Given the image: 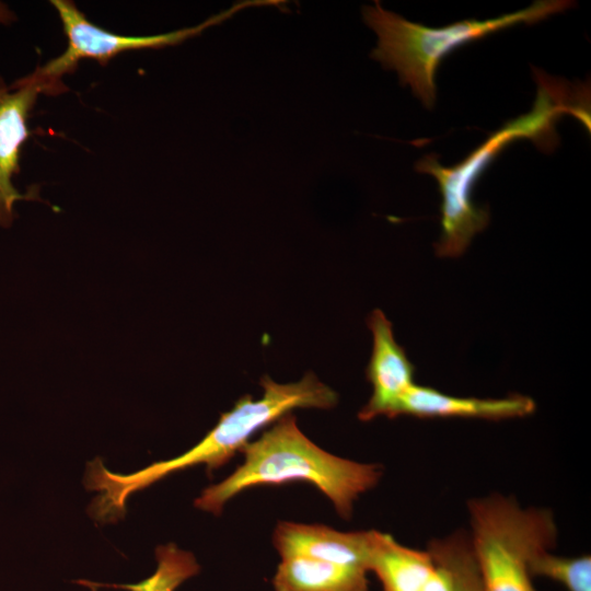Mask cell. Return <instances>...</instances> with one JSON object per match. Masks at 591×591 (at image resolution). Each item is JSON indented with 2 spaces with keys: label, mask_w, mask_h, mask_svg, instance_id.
<instances>
[{
  "label": "cell",
  "mask_w": 591,
  "mask_h": 591,
  "mask_svg": "<svg viewBox=\"0 0 591 591\" xmlns=\"http://www.w3.org/2000/svg\"><path fill=\"white\" fill-rule=\"evenodd\" d=\"M369 571L376 575L383 591H432L440 577L427 549L407 547L379 531L374 533Z\"/></svg>",
  "instance_id": "11"
},
{
  "label": "cell",
  "mask_w": 591,
  "mask_h": 591,
  "mask_svg": "<svg viewBox=\"0 0 591 591\" xmlns=\"http://www.w3.org/2000/svg\"><path fill=\"white\" fill-rule=\"evenodd\" d=\"M368 325L373 345L366 373L372 395L358 418L363 421L382 415L395 418L401 399L415 384V368L395 340L392 324L381 310L371 313Z\"/></svg>",
  "instance_id": "8"
},
{
  "label": "cell",
  "mask_w": 591,
  "mask_h": 591,
  "mask_svg": "<svg viewBox=\"0 0 591 591\" xmlns=\"http://www.w3.org/2000/svg\"><path fill=\"white\" fill-rule=\"evenodd\" d=\"M157 568L144 580L137 583L115 584L78 580L84 587L113 588L126 591H175L183 582L196 576L200 566L195 556L181 549L174 543L160 545L155 549Z\"/></svg>",
  "instance_id": "13"
},
{
  "label": "cell",
  "mask_w": 591,
  "mask_h": 591,
  "mask_svg": "<svg viewBox=\"0 0 591 591\" xmlns=\"http://www.w3.org/2000/svg\"><path fill=\"white\" fill-rule=\"evenodd\" d=\"M368 571L303 556L281 557L275 591H368Z\"/></svg>",
  "instance_id": "12"
},
{
  "label": "cell",
  "mask_w": 591,
  "mask_h": 591,
  "mask_svg": "<svg viewBox=\"0 0 591 591\" xmlns=\"http://www.w3.org/2000/svg\"><path fill=\"white\" fill-rule=\"evenodd\" d=\"M535 71L537 95L529 113L508 121L452 167L442 166L434 153L416 163L418 172L437 179L442 195V233L436 243L440 257L462 255L474 235L488 225V208L473 202V188L483 171L509 143L526 138L544 151L553 150L559 141L555 124L564 114H571L583 125L590 126L586 92H580L561 79L548 77L537 69Z\"/></svg>",
  "instance_id": "1"
},
{
  "label": "cell",
  "mask_w": 591,
  "mask_h": 591,
  "mask_svg": "<svg viewBox=\"0 0 591 591\" xmlns=\"http://www.w3.org/2000/svg\"><path fill=\"white\" fill-rule=\"evenodd\" d=\"M15 20L14 13L5 3L0 2V24H10Z\"/></svg>",
  "instance_id": "16"
},
{
  "label": "cell",
  "mask_w": 591,
  "mask_h": 591,
  "mask_svg": "<svg viewBox=\"0 0 591 591\" xmlns=\"http://www.w3.org/2000/svg\"><path fill=\"white\" fill-rule=\"evenodd\" d=\"M375 530L341 532L323 524L280 522L273 541L281 557L303 556L369 572Z\"/></svg>",
  "instance_id": "9"
},
{
  "label": "cell",
  "mask_w": 591,
  "mask_h": 591,
  "mask_svg": "<svg viewBox=\"0 0 591 591\" xmlns=\"http://www.w3.org/2000/svg\"><path fill=\"white\" fill-rule=\"evenodd\" d=\"M260 385L262 397L242 396L230 410L221 414L217 425L197 444L181 455L129 474L103 470L99 489L105 505L124 511L130 495L170 474L199 464L206 465L209 472L222 466L243 450L252 436L293 409H329L338 402L336 392L314 373H306L292 383H277L264 375Z\"/></svg>",
  "instance_id": "3"
},
{
  "label": "cell",
  "mask_w": 591,
  "mask_h": 591,
  "mask_svg": "<svg viewBox=\"0 0 591 591\" xmlns=\"http://www.w3.org/2000/svg\"><path fill=\"white\" fill-rule=\"evenodd\" d=\"M241 453L243 463L220 483L205 488L195 500L196 508L218 515L231 498L250 487L304 482L314 485L338 514L348 519L354 502L382 475L378 464L344 459L316 445L300 430L291 413L250 441Z\"/></svg>",
  "instance_id": "2"
},
{
  "label": "cell",
  "mask_w": 591,
  "mask_h": 591,
  "mask_svg": "<svg viewBox=\"0 0 591 591\" xmlns=\"http://www.w3.org/2000/svg\"><path fill=\"white\" fill-rule=\"evenodd\" d=\"M39 84L30 76L8 85L0 77V227H10L15 219L14 204L33 200L37 189L20 193L13 177L20 172L23 144L30 137L27 120L37 96Z\"/></svg>",
  "instance_id": "7"
},
{
  "label": "cell",
  "mask_w": 591,
  "mask_h": 591,
  "mask_svg": "<svg viewBox=\"0 0 591 591\" xmlns=\"http://www.w3.org/2000/svg\"><path fill=\"white\" fill-rule=\"evenodd\" d=\"M50 3L62 23L67 48L60 56L30 73L42 88L43 94L47 95L60 94L67 90L61 78L72 73L81 60L93 59L101 66H106L113 58L126 51L174 46L224 22L242 9L264 3L268 5L270 1H241L198 25L146 36L120 35L99 27L88 20L72 1L53 0Z\"/></svg>",
  "instance_id": "6"
},
{
  "label": "cell",
  "mask_w": 591,
  "mask_h": 591,
  "mask_svg": "<svg viewBox=\"0 0 591 591\" xmlns=\"http://www.w3.org/2000/svg\"><path fill=\"white\" fill-rule=\"evenodd\" d=\"M427 551L443 567L448 576V591H484L478 565L467 534L454 533L434 540Z\"/></svg>",
  "instance_id": "14"
},
{
  "label": "cell",
  "mask_w": 591,
  "mask_h": 591,
  "mask_svg": "<svg viewBox=\"0 0 591 591\" xmlns=\"http://www.w3.org/2000/svg\"><path fill=\"white\" fill-rule=\"evenodd\" d=\"M471 545L484 591H536L529 561L555 546L557 529L546 509H523L501 495L468 503Z\"/></svg>",
  "instance_id": "5"
},
{
  "label": "cell",
  "mask_w": 591,
  "mask_h": 591,
  "mask_svg": "<svg viewBox=\"0 0 591 591\" xmlns=\"http://www.w3.org/2000/svg\"><path fill=\"white\" fill-rule=\"evenodd\" d=\"M534 410L535 402L525 395L512 394L503 398L459 397L415 383L401 399L397 416L500 420L528 416Z\"/></svg>",
  "instance_id": "10"
},
{
  "label": "cell",
  "mask_w": 591,
  "mask_h": 591,
  "mask_svg": "<svg viewBox=\"0 0 591 591\" xmlns=\"http://www.w3.org/2000/svg\"><path fill=\"white\" fill-rule=\"evenodd\" d=\"M544 549L529 561L532 577H543L564 586L567 591H591V557L557 556Z\"/></svg>",
  "instance_id": "15"
},
{
  "label": "cell",
  "mask_w": 591,
  "mask_h": 591,
  "mask_svg": "<svg viewBox=\"0 0 591 591\" xmlns=\"http://www.w3.org/2000/svg\"><path fill=\"white\" fill-rule=\"evenodd\" d=\"M575 5L568 0H538L513 13L488 20H463L444 27H427L385 10L380 1L364 5L366 24L378 35L371 57L397 72L425 107L436 102L434 74L440 60L456 47L519 23H536Z\"/></svg>",
  "instance_id": "4"
}]
</instances>
